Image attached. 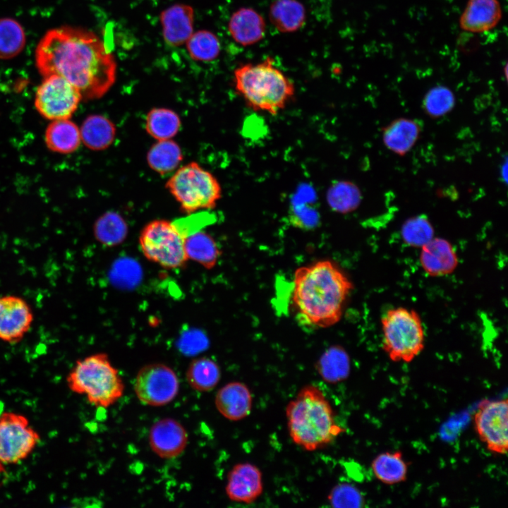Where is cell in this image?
Wrapping results in <instances>:
<instances>
[{"mask_svg":"<svg viewBox=\"0 0 508 508\" xmlns=\"http://www.w3.org/2000/svg\"><path fill=\"white\" fill-rule=\"evenodd\" d=\"M409 462L400 450L387 451L377 454L370 464L374 476L385 485H395L406 480Z\"/></svg>","mask_w":508,"mask_h":508,"instance_id":"obj_23","label":"cell"},{"mask_svg":"<svg viewBox=\"0 0 508 508\" xmlns=\"http://www.w3.org/2000/svg\"><path fill=\"white\" fill-rule=\"evenodd\" d=\"M420 262L423 270L431 277L452 273L458 265L456 253L452 245L441 238H433L423 246Z\"/></svg>","mask_w":508,"mask_h":508,"instance_id":"obj_19","label":"cell"},{"mask_svg":"<svg viewBox=\"0 0 508 508\" xmlns=\"http://www.w3.org/2000/svg\"><path fill=\"white\" fill-rule=\"evenodd\" d=\"M44 140L51 151L61 154L71 153L80 144V128L69 119L54 120L46 128Z\"/></svg>","mask_w":508,"mask_h":508,"instance_id":"obj_24","label":"cell"},{"mask_svg":"<svg viewBox=\"0 0 508 508\" xmlns=\"http://www.w3.org/2000/svg\"><path fill=\"white\" fill-rule=\"evenodd\" d=\"M401 235L407 245L421 248L433 238L434 229L429 219L420 214L405 221L401 229Z\"/></svg>","mask_w":508,"mask_h":508,"instance_id":"obj_36","label":"cell"},{"mask_svg":"<svg viewBox=\"0 0 508 508\" xmlns=\"http://www.w3.org/2000/svg\"><path fill=\"white\" fill-rule=\"evenodd\" d=\"M381 327L382 349L392 361L410 363L424 349L425 328L414 310H387L382 316Z\"/></svg>","mask_w":508,"mask_h":508,"instance_id":"obj_6","label":"cell"},{"mask_svg":"<svg viewBox=\"0 0 508 508\" xmlns=\"http://www.w3.org/2000/svg\"><path fill=\"white\" fill-rule=\"evenodd\" d=\"M82 98L79 91L66 79L50 75L45 76L38 87L35 106L45 119H66L75 111Z\"/></svg>","mask_w":508,"mask_h":508,"instance_id":"obj_11","label":"cell"},{"mask_svg":"<svg viewBox=\"0 0 508 508\" xmlns=\"http://www.w3.org/2000/svg\"><path fill=\"white\" fill-rule=\"evenodd\" d=\"M190 387L200 392L212 391L221 379V370L218 364L208 357H200L193 360L186 373Z\"/></svg>","mask_w":508,"mask_h":508,"instance_id":"obj_27","label":"cell"},{"mask_svg":"<svg viewBox=\"0 0 508 508\" xmlns=\"http://www.w3.org/2000/svg\"><path fill=\"white\" fill-rule=\"evenodd\" d=\"M181 125L179 115L167 108L151 109L145 119L147 133L157 140L171 139L180 130Z\"/></svg>","mask_w":508,"mask_h":508,"instance_id":"obj_30","label":"cell"},{"mask_svg":"<svg viewBox=\"0 0 508 508\" xmlns=\"http://www.w3.org/2000/svg\"><path fill=\"white\" fill-rule=\"evenodd\" d=\"M352 289L348 277L331 260L298 267L294 274L291 297L296 320L308 328L335 325L342 317Z\"/></svg>","mask_w":508,"mask_h":508,"instance_id":"obj_2","label":"cell"},{"mask_svg":"<svg viewBox=\"0 0 508 508\" xmlns=\"http://www.w3.org/2000/svg\"><path fill=\"white\" fill-rule=\"evenodd\" d=\"M475 431L491 453L506 454L508 448V401L484 399L473 416Z\"/></svg>","mask_w":508,"mask_h":508,"instance_id":"obj_9","label":"cell"},{"mask_svg":"<svg viewBox=\"0 0 508 508\" xmlns=\"http://www.w3.org/2000/svg\"><path fill=\"white\" fill-rule=\"evenodd\" d=\"M81 141L86 147L94 150L108 147L116 135L114 124L107 117L92 114L87 116L80 128Z\"/></svg>","mask_w":508,"mask_h":508,"instance_id":"obj_26","label":"cell"},{"mask_svg":"<svg viewBox=\"0 0 508 508\" xmlns=\"http://www.w3.org/2000/svg\"><path fill=\"white\" fill-rule=\"evenodd\" d=\"M234 84L248 108L277 115L295 95L293 81L274 64L272 57L257 64H245L234 71Z\"/></svg>","mask_w":508,"mask_h":508,"instance_id":"obj_4","label":"cell"},{"mask_svg":"<svg viewBox=\"0 0 508 508\" xmlns=\"http://www.w3.org/2000/svg\"><path fill=\"white\" fill-rule=\"evenodd\" d=\"M186 45L190 58L201 62H210L216 59L221 51L219 38L207 30L193 32Z\"/></svg>","mask_w":508,"mask_h":508,"instance_id":"obj_32","label":"cell"},{"mask_svg":"<svg viewBox=\"0 0 508 508\" xmlns=\"http://www.w3.org/2000/svg\"><path fill=\"white\" fill-rule=\"evenodd\" d=\"M502 18L498 0H468L459 18L460 28L471 33L492 30Z\"/></svg>","mask_w":508,"mask_h":508,"instance_id":"obj_18","label":"cell"},{"mask_svg":"<svg viewBox=\"0 0 508 508\" xmlns=\"http://www.w3.org/2000/svg\"><path fill=\"white\" fill-rule=\"evenodd\" d=\"M39 441V434L25 416L13 412L0 415V460L4 464L25 459Z\"/></svg>","mask_w":508,"mask_h":508,"instance_id":"obj_12","label":"cell"},{"mask_svg":"<svg viewBox=\"0 0 508 508\" xmlns=\"http://www.w3.org/2000/svg\"><path fill=\"white\" fill-rule=\"evenodd\" d=\"M25 44L22 26L15 20L0 19V59H8L18 55Z\"/></svg>","mask_w":508,"mask_h":508,"instance_id":"obj_34","label":"cell"},{"mask_svg":"<svg viewBox=\"0 0 508 508\" xmlns=\"http://www.w3.org/2000/svg\"><path fill=\"white\" fill-rule=\"evenodd\" d=\"M35 60L44 77L64 78L83 98L102 97L116 80L114 56L97 35L82 28L66 26L48 31L37 47Z\"/></svg>","mask_w":508,"mask_h":508,"instance_id":"obj_1","label":"cell"},{"mask_svg":"<svg viewBox=\"0 0 508 508\" xmlns=\"http://www.w3.org/2000/svg\"><path fill=\"white\" fill-rule=\"evenodd\" d=\"M183 159L180 146L171 139L157 140L149 150L147 162L150 167L160 174L176 169Z\"/></svg>","mask_w":508,"mask_h":508,"instance_id":"obj_29","label":"cell"},{"mask_svg":"<svg viewBox=\"0 0 508 508\" xmlns=\"http://www.w3.org/2000/svg\"><path fill=\"white\" fill-rule=\"evenodd\" d=\"M318 214L312 207H293L290 221L295 226L301 229H311L316 226Z\"/></svg>","mask_w":508,"mask_h":508,"instance_id":"obj_38","label":"cell"},{"mask_svg":"<svg viewBox=\"0 0 508 508\" xmlns=\"http://www.w3.org/2000/svg\"><path fill=\"white\" fill-rule=\"evenodd\" d=\"M185 250L188 259L196 261L207 269L216 265L220 255L214 238L201 231L185 236Z\"/></svg>","mask_w":508,"mask_h":508,"instance_id":"obj_28","label":"cell"},{"mask_svg":"<svg viewBox=\"0 0 508 508\" xmlns=\"http://www.w3.org/2000/svg\"><path fill=\"white\" fill-rule=\"evenodd\" d=\"M166 187L181 210L188 214L213 209L222 197V187L216 177L195 162L177 169Z\"/></svg>","mask_w":508,"mask_h":508,"instance_id":"obj_7","label":"cell"},{"mask_svg":"<svg viewBox=\"0 0 508 508\" xmlns=\"http://www.w3.org/2000/svg\"><path fill=\"white\" fill-rule=\"evenodd\" d=\"M285 412L291 439L306 451L323 449L346 431L337 423L329 399L313 385L301 388Z\"/></svg>","mask_w":508,"mask_h":508,"instance_id":"obj_3","label":"cell"},{"mask_svg":"<svg viewBox=\"0 0 508 508\" xmlns=\"http://www.w3.org/2000/svg\"><path fill=\"white\" fill-rule=\"evenodd\" d=\"M455 105L453 92L445 85H436L425 95L422 107L431 118L437 119L449 113Z\"/></svg>","mask_w":508,"mask_h":508,"instance_id":"obj_35","label":"cell"},{"mask_svg":"<svg viewBox=\"0 0 508 508\" xmlns=\"http://www.w3.org/2000/svg\"><path fill=\"white\" fill-rule=\"evenodd\" d=\"M315 367L318 375L325 382L336 385L349 377L351 372V360L344 348L334 345L323 352Z\"/></svg>","mask_w":508,"mask_h":508,"instance_id":"obj_22","label":"cell"},{"mask_svg":"<svg viewBox=\"0 0 508 508\" xmlns=\"http://www.w3.org/2000/svg\"><path fill=\"white\" fill-rule=\"evenodd\" d=\"M33 310L28 301L16 295L0 294V340L20 341L32 328Z\"/></svg>","mask_w":508,"mask_h":508,"instance_id":"obj_13","label":"cell"},{"mask_svg":"<svg viewBox=\"0 0 508 508\" xmlns=\"http://www.w3.org/2000/svg\"><path fill=\"white\" fill-rule=\"evenodd\" d=\"M225 491L233 502L253 503L263 492L260 469L248 462L235 464L228 473Z\"/></svg>","mask_w":508,"mask_h":508,"instance_id":"obj_15","label":"cell"},{"mask_svg":"<svg viewBox=\"0 0 508 508\" xmlns=\"http://www.w3.org/2000/svg\"><path fill=\"white\" fill-rule=\"evenodd\" d=\"M128 232L124 219L117 213L109 212L101 216L94 226L95 238L107 246L121 243Z\"/></svg>","mask_w":508,"mask_h":508,"instance_id":"obj_33","label":"cell"},{"mask_svg":"<svg viewBox=\"0 0 508 508\" xmlns=\"http://www.w3.org/2000/svg\"><path fill=\"white\" fill-rule=\"evenodd\" d=\"M67 384L72 392L85 395L91 404L101 408L114 404L125 388L118 370L104 353L77 361L67 377Z\"/></svg>","mask_w":508,"mask_h":508,"instance_id":"obj_5","label":"cell"},{"mask_svg":"<svg viewBox=\"0 0 508 508\" xmlns=\"http://www.w3.org/2000/svg\"><path fill=\"white\" fill-rule=\"evenodd\" d=\"M214 404L223 417L229 421H238L250 415L253 397L245 383L234 381L224 385L217 391Z\"/></svg>","mask_w":508,"mask_h":508,"instance_id":"obj_17","label":"cell"},{"mask_svg":"<svg viewBox=\"0 0 508 508\" xmlns=\"http://www.w3.org/2000/svg\"><path fill=\"white\" fill-rule=\"evenodd\" d=\"M179 387V380L174 370L161 363L142 367L134 382V391L138 400L150 406L169 404L176 397Z\"/></svg>","mask_w":508,"mask_h":508,"instance_id":"obj_10","label":"cell"},{"mask_svg":"<svg viewBox=\"0 0 508 508\" xmlns=\"http://www.w3.org/2000/svg\"><path fill=\"white\" fill-rule=\"evenodd\" d=\"M139 244L147 259L165 268L181 267L188 260L183 233L168 220L156 219L145 225Z\"/></svg>","mask_w":508,"mask_h":508,"instance_id":"obj_8","label":"cell"},{"mask_svg":"<svg viewBox=\"0 0 508 508\" xmlns=\"http://www.w3.org/2000/svg\"><path fill=\"white\" fill-rule=\"evenodd\" d=\"M4 464L0 460V473L4 471Z\"/></svg>","mask_w":508,"mask_h":508,"instance_id":"obj_39","label":"cell"},{"mask_svg":"<svg viewBox=\"0 0 508 508\" xmlns=\"http://www.w3.org/2000/svg\"><path fill=\"white\" fill-rule=\"evenodd\" d=\"M160 23L164 42L170 47H180L193 32L194 10L189 5L174 4L160 13Z\"/></svg>","mask_w":508,"mask_h":508,"instance_id":"obj_16","label":"cell"},{"mask_svg":"<svg viewBox=\"0 0 508 508\" xmlns=\"http://www.w3.org/2000/svg\"><path fill=\"white\" fill-rule=\"evenodd\" d=\"M269 18L278 31L291 33L304 25L306 11L298 0H274L270 7Z\"/></svg>","mask_w":508,"mask_h":508,"instance_id":"obj_25","label":"cell"},{"mask_svg":"<svg viewBox=\"0 0 508 508\" xmlns=\"http://www.w3.org/2000/svg\"><path fill=\"white\" fill-rule=\"evenodd\" d=\"M327 500L334 507L359 508L365 506V500L361 490L349 483H340L330 490Z\"/></svg>","mask_w":508,"mask_h":508,"instance_id":"obj_37","label":"cell"},{"mask_svg":"<svg viewBox=\"0 0 508 508\" xmlns=\"http://www.w3.org/2000/svg\"><path fill=\"white\" fill-rule=\"evenodd\" d=\"M228 30L237 44L248 47L263 39L266 23L262 16L257 11L243 7L232 13L229 20Z\"/></svg>","mask_w":508,"mask_h":508,"instance_id":"obj_20","label":"cell"},{"mask_svg":"<svg viewBox=\"0 0 508 508\" xmlns=\"http://www.w3.org/2000/svg\"><path fill=\"white\" fill-rule=\"evenodd\" d=\"M421 132L418 121L399 118L392 121L382 130V141L391 152L399 156L406 155L415 145Z\"/></svg>","mask_w":508,"mask_h":508,"instance_id":"obj_21","label":"cell"},{"mask_svg":"<svg viewBox=\"0 0 508 508\" xmlns=\"http://www.w3.org/2000/svg\"><path fill=\"white\" fill-rule=\"evenodd\" d=\"M148 441L155 454L164 459L178 457L187 447L188 436L183 425L176 419L164 418L151 426Z\"/></svg>","mask_w":508,"mask_h":508,"instance_id":"obj_14","label":"cell"},{"mask_svg":"<svg viewBox=\"0 0 508 508\" xmlns=\"http://www.w3.org/2000/svg\"><path fill=\"white\" fill-rule=\"evenodd\" d=\"M331 208L339 213H349L355 210L362 199L361 191L353 182L341 181L334 183L327 195Z\"/></svg>","mask_w":508,"mask_h":508,"instance_id":"obj_31","label":"cell"}]
</instances>
